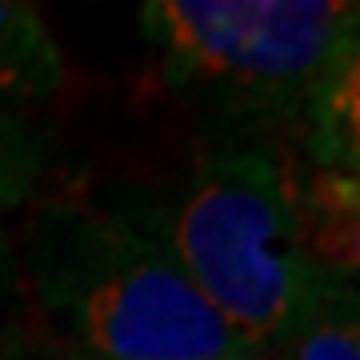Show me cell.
<instances>
[{
    "label": "cell",
    "mask_w": 360,
    "mask_h": 360,
    "mask_svg": "<svg viewBox=\"0 0 360 360\" xmlns=\"http://www.w3.org/2000/svg\"><path fill=\"white\" fill-rule=\"evenodd\" d=\"M116 212L141 224L260 356L281 340L316 276L300 240L296 176L264 141L220 144Z\"/></svg>",
    "instance_id": "cell-1"
},
{
    "label": "cell",
    "mask_w": 360,
    "mask_h": 360,
    "mask_svg": "<svg viewBox=\"0 0 360 360\" xmlns=\"http://www.w3.org/2000/svg\"><path fill=\"white\" fill-rule=\"evenodd\" d=\"M40 300L96 360H217L248 352L180 264L124 212L56 200L32 229Z\"/></svg>",
    "instance_id": "cell-2"
},
{
    "label": "cell",
    "mask_w": 360,
    "mask_h": 360,
    "mask_svg": "<svg viewBox=\"0 0 360 360\" xmlns=\"http://www.w3.org/2000/svg\"><path fill=\"white\" fill-rule=\"evenodd\" d=\"M356 16L348 0H148L141 37L160 80L229 144L300 120Z\"/></svg>",
    "instance_id": "cell-3"
},
{
    "label": "cell",
    "mask_w": 360,
    "mask_h": 360,
    "mask_svg": "<svg viewBox=\"0 0 360 360\" xmlns=\"http://www.w3.org/2000/svg\"><path fill=\"white\" fill-rule=\"evenodd\" d=\"M296 217L312 269L360 288V176L316 168L296 180Z\"/></svg>",
    "instance_id": "cell-4"
},
{
    "label": "cell",
    "mask_w": 360,
    "mask_h": 360,
    "mask_svg": "<svg viewBox=\"0 0 360 360\" xmlns=\"http://www.w3.org/2000/svg\"><path fill=\"white\" fill-rule=\"evenodd\" d=\"M300 124L316 168L360 176V16L316 80Z\"/></svg>",
    "instance_id": "cell-5"
},
{
    "label": "cell",
    "mask_w": 360,
    "mask_h": 360,
    "mask_svg": "<svg viewBox=\"0 0 360 360\" xmlns=\"http://www.w3.org/2000/svg\"><path fill=\"white\" fill-rule=\"evenodd\" d=\"M65 84V52L32 4L0 0V116Z\"/></svg>",
    "instance_id": "cell-6"
},
{
    "label": "cell",
    "mask_w": 360,
    "mask_h": 360,
    "mask_svg": "<svg viewBox=\"0 0 360 360\" xmlns=\"http://www.w3.org/2000/svg\"><path fill=\"white\" fill-rule=\"evenodd\" d=\"M269 360H360V288L333 276H312L309 292Z\"/></svg>",
    "instance_id": "cell-7"
},
{
    "label": "cell",
    "mask_w": 360,
    "mask_h": 360,
    "mask_svg": "<svg viewBox=\"0 0 360 360\" xmlns=\"http://www.w3.org/2000/svg\"><path fill=\"white\" fill-rule=\"evenodd\" d=\"M44 160V144L25 120L0 116V205H16L32 188Z\"/></svg>",
    "instance_id": "cell-8"
},
{
    "label": "cell",
    "mask_w": 360,
    "mask_h": 360,
    "mask_svg": "<svg viewBox=\"0 0 360 360\" xmlns=\"http://www.w3.org/2000/svg\"><path fill=\"white\" fill-rule=\"evenodd\" d=\"M28 360H96V356L80 352L77 345H65V348H52V352H40V356H28Z\"/></svg>",
    "instance_id": "cell-9"
},
{
    "label": "cell",
    "mask_w": 360,
    "mask_h": 360,
    "mask_svg": "<svg viewBox=\"0 0 360 360\" xmlns=\"http://www.w3.org/2000/svg\"><path fill=\"white\" fill-rule=\"evenodd\" d=\"M217 360H269V356H260V352H232V356H217Z\"/></svg>",
    "instance_id": "cell-10"
}]
</instances>
